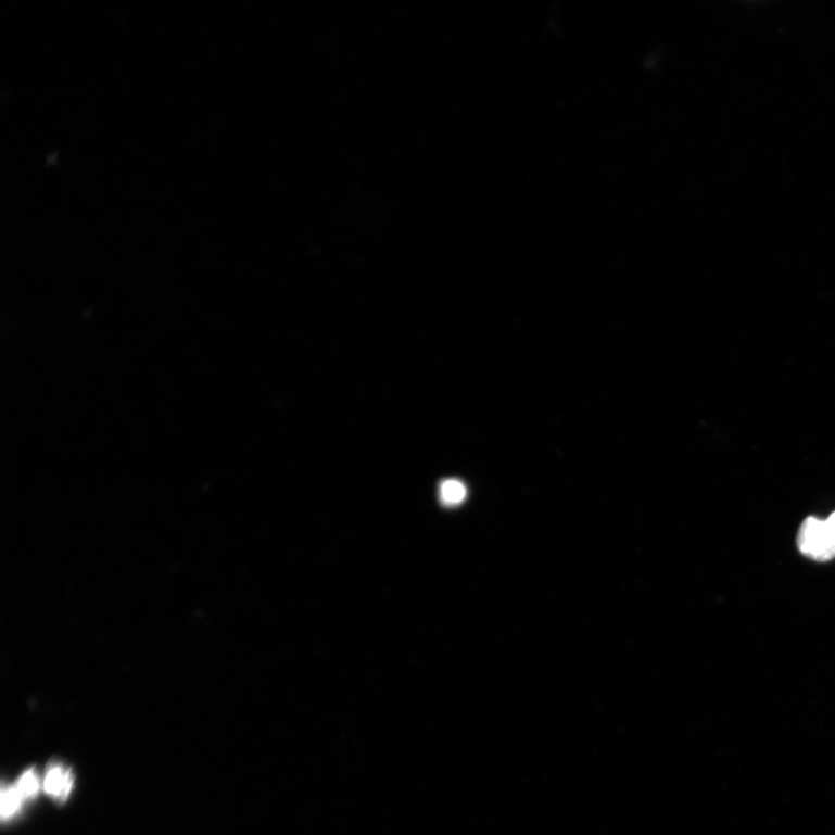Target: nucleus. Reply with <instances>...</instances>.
Listing matches in <instances>:
<instances>
[{
	"label": "nucleus",
	"instance_id": "nucleus-1",
	"mask_svg": "<svg viewBox=\"0 0 835 835\" xmlns=\"http://www.w3.org/2000/svg\"><path fill=\"white\" fill-rule=\"evenodd\" d=\"M797 543L800 553L817 561L835 558V513L826 520L806 519L800 526Z\"/></svg>",
	"mask_w": 835,
	"mask_h": 835
},
{
	"label": "nucleus",
	"instance_id": "nucleus-2",
	"mask_svg": "<svg viewBox=\"0 0 835 835\" xmlns=\"http://www.w3.org/2000/svg\"><path fill=\"white\" fill-rule=\"evenodd\" d=\"M74 787V775L71 770L61 763L51 764L47 771L43 789L50 796L58 800H65L69 797Z\"/></svg>",
	"mask_w": 835,
	"mask_h": 835
},
{
	"label": "nucleus",
	"instance_id": "nucleus-3",
	"mask_svg": "<svg viewBox=\"0 0 835 835\" xmlns=\"http://www.w3.org/2000/svg\"><path fill=\"white\" fill-rule=\"evenodd\" d=\"M467 490L461 482L450 480L440 486L441 502L447 506L461 504L466 498Z\"/></svg>",
	"mask_w": 835,
	"mask_h": 835
},
{
	"label": "nucleus",
	"instance_id": "nucleus-4",
	"mask_svg": "<svg viewBox=\"0 0 835 835\" xmlns=\"http://www.w3.org/2000/svg\"><path fill=\"white\" fill-rule=\"evenodd\" d=\"M25 800L22 798L14 786L2 788V818L3 821H9L22 809Z\"/></svg>",
	"mask_w": 835,
	"mask_h": 835
},
{
	"label": "nucleus",
	"instance_id": "nucleus-5",
	"mask_svg": "<svg viewBox=\"0 0 835 835\" xmlns=\"http://www.w3.org/2000/svg\"><path fill=\"white\" fill-rule=\"evenodd\" d=\"M24 800L36 797L40 790V780L36 771L25 772L14 785Z\"/></svg>",
	"mask_w": 835,
	"mask_h": 835
}]
</instances>
